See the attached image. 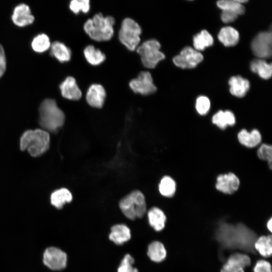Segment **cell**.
Instances as JSON below:
<instances>
[{
    "mask_svg": "<svg viewBox=\"0 0 272 272\" xmlns=\"http://www.w3.org/2000/svg\"><path fill=\"white\" fill-rule=\"evenodd\" d=\"M49 133L42 129L25 131L20 141L21 150H27L33 157L42 155L49 149Z\"/></svg>",
    "mask_w": 272,
    "mask_h": 272,
    "instance_id": "obj_2",
    "label": "cell"
},
{
    "mask_svg": "<svg viewBox=\"0 0 272 272\" xmlns=\"http://www.w3.org/2000/svg\"><path fill=\"white\" fill-rule=\"evenodd\" d=\"M272 35L271 32L259 33L251 43L253 54L261 58H269L271 55Z\"/></svg>",
    "mask_w": 272,
    "mask_h": 272,
    "instance_id": "obj_7",
    "label": "cell"
},
{
    "mask_svg": "<svg viewBox=\"0 0 272 272\" xmlns=\"http://www.w3.org/2000/svg\"><path fill=\"white\" fill-rule=\"evenodd\" d=\"M251 264L248 255L236 253L231 255L222 266L220 272H245V268Z\"/></svg>",
    "mask_w": 272,
    "mask_h": 272,
    "instance_id": "obj_11",
    "label": "cell"
},
{
    "mask_svg": "<svg viewBox=\"0 0 272 272\" xmlns=\"http://www.w3.org/2000/svg\"><path fill=\"white\" fill-rule=\"evenodd\" d=\"M203 59L202 55L191 47H184L180 53L173 58L174 63L182 69L195 67Z\"/></svg>",
    "mask_w": 272,
    "mask_h": 272,
    "instance_id": "obj_8",
    "label": "cell"
},
{
    "mask_svg": "<svg viewBox=\"0 0 272 272\" xmlns=\"http://www.w3.org/2000/svg\"><path fill=\"white\" fill-rule=\"evenodd\" d=\"M119 206L123 214L130 220L142 218L146 212L145 198L139 190H134L123 197Z\"/></svg>",
    "mask_w": 272,
    "mask_h": 272,
    "instance_id": "obj_4",
    "label": "cell"
},
{
    "mask_svg": "<svg viewBox=\"0 0 272 272\" xmlns=\"http://www.w3.org/2000/svg\"><path fill=\"white\" fill-rule=\"evenodd\" d=\"M130 237V229L124 224H117L112 226L109 236L110 240L117 245L127 241Z\"/></svg>",
    "mask_w": 272,
    "mask_h": 272,
    "instance_id": "obj_18",
    "label": "cell"
},
{
    "mask_svg": "<svg viewBox=\"0 0 272 272\" xmlns=\"http://www.w3.org/2000/svg\"><path fill=\"white\" fill-rule=\"evenodd\" d=\"M39 123L42 129L48 132H54L63 125L64 114L54 100H44L39 106Z\"/></svg>",
    "mask_w": 272,
    "mask_h": 272,
    "instance_id": "obj_1",
    "label": "cell"
},
{
    "mask_svg": "<svg viewBox=\"0 0 272 272\" xmlns=\"http://www.w3.org/2000/svg\"><path fill=\"white\" fill-rule=\"evenodd\" d=\"M51 44L48 36L45 34H39L34 38L31 46L33 49L37 52H43L47 50Z\"/></svg>",
    "mask_w": 272,
    "mask_h": 272,
    "instance_id": "obj_31",
    "label": "cell"
},
{
    "mask_svg": "<svg viewBox=\"0 0 272 272\" xmlns=\"http://www.w3.org/2000/svg\"><path fill=\"white\" fill-rule=\"evenodd\" d=\"M160 43L156 39L145 41L137 48L144 66L154 68L158 63L165 58V55L160 50Z\"/></svg>",
    "mask_w": 272,
    "mask_h": 272,
    "instance_id": "obj_6",
    "label": "cell"
},
{
    "mask_svg": "<svg viewBox=\"0 0 272 272\" xmlns=\"http://www.w3.org/2000/svg\"><path fill=\"white\" fill-rule=\"evenodd\" d=\"M176 185L175 181L171 177L164 176L159 185V190L163 196L170 197L176 191Z\"/></svg>",
    "mask_w": 272,
    "mask_h": 272,
    "instance_id": "obj_29",
    "label": "cell"
},
{
    "mask_svg": "<svg viewBox=\"0 0 272 272\" xmlns=\"http://www.w3.org/2000/svg\"><path fill=\"white\" fill-rule=\"evenodd\" d=\"M217 6L222 11L234 13L238 15L243 14L245 11L244 6L239 0L219 1L217 2Z\"/></svg>",
    "mask_w": 272,
    "mask_h": 272,
    "instance_id": "obj_30",
    "label": "cell"
},
{
    "mask_svg": "<svg viewBox=\"0 0 272 272\" xmlns=\"http://www.w3.org/2000/svg\"><path fill=\"white\" fill-rule=\"evenodd\" d=\"M115 20L112 16L104 17L102 14H95L86 21L84 29L89 36L97 41L110 40L114 33Z\"/></svg>",
    "mask_w": 272,
    "mask_h": 272,
    "instance_id": "obj_3",
    "label": "cell"
},
{
    "mask_svg": "<svg viewBox=\"0 0 272 272\" xmlns=\"http://www.w3.org/2000/svg\"><path fill=\"white\" fill-rule=\"evenodd\" d=\"M258 157L262 160L267 161L270 169L272 165V148L270 145L262 144L259 148L257 152Z\"/></svg>",
    "mask_w": 272,
    "mask_h": 272,
    "instance_id": "obj_33",
    "label": "cell"
},
{
    "mask_svg": "<svg viewBox=\"0 0 272 272\" xmlns=\"http://www.w3.org/2000/svg\"><path fill=\"white\" fill-rule=\"evenodd\" d=\"M141 33L140 25L133 19L126 18L122 22L118 37L122 44L128 49L133 51L140 42Z\"/></svg>",
    "mask_w": 272,
    "mask_h": 272,
    "instance_id": "obj_5",
    "label": "cell"
},
{
    "mask_svg": "<svg viewBox=\"0 0 272 272\" xmlns=\"http://www.w3.org/2000/svg\"><path fill=\"white\" fill-rule=\"evenodd\" d=\"M238 16V15L236 13L222 11L221 19L223 22L228 23L234 21Z\"/></svg>",
    "mask_w": 272,
    "mask_h": 272,
    "instance_id": "obj_37",
    "label": "cell"
},
{
    "mask_svg": "<svg viewBox=\"0 0 272 272\" xmlns=\"http://www.w3.org/2000/svg\"><path fill=\"white\" fill-rule=\"evenodd\" d=\"M148 255L152 261L159 262L166 258L167 252L164 245L159 241H154L148 246Z\"/></svg>",
    "mask_w": 272,
    "mask_h": 272,
    "instance_id": "obj_26",
    "label": "cell"
},
{
    "mask_svg": "<svg viewBox=\"0 0 272 272\" xmlns=\"http://www.w3.org/2000/svg\"><path fill=\"white\" fill-rule=\"evenodd\" d=\"M218 38L225 46H233L238 42L239 34L235 29L227 26L221 29L218 34Z\"/></svg>",
    "mask_w": 272,
    "mask_h": 272,
    "instance_id": "obj_21",
    "label": "cell"
},
{
    "mask_svg": "<svg viewBox=\"0 0 272 272\" xmlns=\"http://www.w3.org/2000/svg\"><path fill=\"white\" fill-rule=\"evenodd\" d=\"M106 91L100 84H92L89 88L86 96L87 103L91 106L101 108L106 98Z\"/></svg>",
    "mask_w": 272,
    "mask_h": 272,
    "instance_id": "obj_13",
    "label": "cell"
},
{
    "mask_svg": "<svg viewBox=\"0 0 272 272\" xmlns=\"http://www.w3.org/2000/svg\"><path fill=\"white\" fill-rule=\"evenodd\" d=\"M240 185L238 177L233 173L219 175L217 178L216 188L225 194H232L237 191Z\"/></svg>",
    "mask_w": 272,
    "mask_h": 272,
    "instance_id": "obj_12",
    "label": "cell"
},
{
    "mask_svg": "<svg viewBox=\"0 0 272 272\" xmlns=\"http://www.w3.org/2000/svg\"><path fill=\"white\" fill-rule=\"evenodd\" d=\"M149 222L151 226L157 231L164 229L166 221L164 213L159 208L153 207L148 213Z\"/></svg>",
    "mask_w": 272,
    "mask_h": 272,
    "instance_id": "obj_19",
    "label": "cell"
},
{
    "mask_svg": "<svg viewBox=\"0 0 272 272\" xmlns=\"http://www.w3.org/2000/svg\"><path fill=\"white\" fill-rule=\"evenodd\" d=\"M195 108L200 115H204L206 114L210 108V100L206 96H199L196 99Z\"/></svg>",
    "mask_w": 272,
    "mask_h": 272,
    "instance_id": "obj_35",
    "label": "cell"
},
{
    "mask_svg": "<svg viewBox=\"0 0 272 272\" xmlns=\"http://www.w3.org/2000/svg\"><path fill=\"white\" fill-rule=\"evenodd\" d=\"M229 84L230 86V93L237 97H244L249 88L248 80L239 76L231 77L229 81Z\"/></svg>",
    "mask_w": 272,
    "mask_h": 272,
    "instance_id": "obj_17",
    "label": "cell"
},
{
    "mask_svg": "<svg viewBox=\"0 0 272 272\" xmlns=\"http://www.w3.org/2000/svg\"><path fill=\"white\" fill-rule=\"evenodd\" d=\"M70 10L75 14H78L80 12L87 13L90 9V1L89 0H73L70 2Z\"/></svg>",
    "mask_w": 272,
    "mask_h": 272,
    "instance_id": "obj_32",
    "label": "cell"
},
{
    "mask_svg": "<svg viewBox=\"0 0 272 272\" xmlns=\"http://www.w3.org/2000/svg\"><path fill=\"white\" fill-rule=\"evenodd\" d=\"M250 69L253 73H257L262 79H268L271 76V65L264 60L261 59L253 60L251 62Z\"/></svg>",
    "mask_w": 272,
    "mask_h": 272,
    "instance_id": "obj_25",
    "label": "cell"
},
{
    "mask_svg": "<svg viewBox=\"0 0 272 272\" xmlns=\"http://www.w3.org/2000/svg\"><path fill=\"white\" fill-rule=\"evenodd\" d=\"M66 262V254L59 248L49 247L44 252L43 262L52 270H59L64 268Z\"/></svg>",
    "mask_w": 272,
    "mask_h": 272,
    "instance_id": "obj_10",
    "label": "cell"
},
{
    "mask_svg": "<svg viewBox=\"0 0 272 272\" xmlns=\"http://www.w3.org/2000/svg\"><path fill=\"white\" fill-rule=\"evenodd\" d=\"M133 257L128 254H126L118 268V272H138V270L133 267Z\"/></svg>",
    "mask_w": 272,
    "mask_h": 272,
    "instance_id": "obj_34",
    "label": "cell"
},
{
    "mask_svg": "<svg viewBox=\"0 0 272 272\" xmlns=\"http://www.w3.org/2000/svg\"><path fill=\"white\" fill-rule=\"evenodd\" d=\"M73 196L69 190L65 188L57 189L50 196V202L56 208L60 209L64 204L70 202Z\"/></svg>",
    "mask_w": 272,
    "mask_h": 272,
    "instance_id": "obj_22",
    "label": "cell"
},
{
    "mask_svg": "<svg viewBox=\"0 0 272 272\" xmlns=\"http://www.w3.org/2000/svg\"><path fill=\"white\" fill-rule=\"evenodd\" d=\"M266 228L267 230L271 233L272 230V221L270 218L266 223Z\"/></svg>",
    "mask_w": 272,
    "mask_h": 272,
    "instance_id": "obj_39",
    "label": "cell"
},
{
    "mask_svg": "<svg viewBox=\"0 0 272 272\" xmlns=\"http://www.w3.org/2000/svg\"><path fill=\"white\" fill-rule=\"evenodd\" d=\"M237 137L239 143L247 148H254L259 145L261 141V134L256 129L250 132L243 129L239 131Z\"/></svg>",
    "mask_w": 272,
    "mask_h": 272,
    "instance_id": "obj_16",
    "label": "cell"
},
{
    "mask_svg": "<svg viewBox=\"0 0 272 272\" xmlns=\"http://www.w3.org/2000/svg\"><path fill=\"white\" fill-rule=\"evenodd\" d=\"M51 54L61 62L68 61L71 57V51L64 44L55 41L50 45Z\"/></svg>",
    "mask_w": 272,
    "mask_h": 272,
    "instance_id": "obj_24",
    "label": "cell"
},
{
    "mask_svg": "<svg viewBox=\"0 0 272 272\" xmlns=\"http://www.w3.org/2000/svg\"><path fill=\"white\" fill-rule=\"evenodd\" d=\"M59 88L62 97L66 99L77 100L82 96V92L76 80L72 77H67L60 85Z\"/></svg>",
    "mask_w": 272,
    "mask_h": 272,
    "instance_id": "obj_15",
    "label": "cell"
},
{
    "mask_svg": "<svg viewBox=\"0 0 272 272\" xmlns=\"http://www.w3.org/2000/svg\"><path fill=\"white\" fill-rule=\"evenodd\" d=\"M212 122L219 128L224 129L228 126L234 125L236 119L234 114L231 111L220 110L213 116Z\"/></svg>",
    "mask_w": 272,
    "mask_h": 272,
    "instance_id": "obj_20",
    "label": "cell"
},
{
    "mask_svg": "<svg viewBox=\"0 0 272 272\" xmlns=\"http://www.w3.org/2000/svg\"><path fill=\"white\" fill-rule=\"evenodd\" d=\"M129 85L134 93L143 95L153 94L157 90L152 76L147 71L141 72L137 78L130 81Z\"/></svg>",
    "mask_w": 272,
    "mask_h": 272,
    "instance_id": "obj_9",
    "label": "cell"
},
{
    "mask_svg": "<svg viewBox=\"0 0 272 272\" xmlns=\"http://www.w3.org/2000/svg\"><path fill=\"white\" fill-rule=\"evenodd\" d=\"M14 23L19 27H24L32 24L34 20L31 14L30 8L24 4H21L16 7L12 16Z\"/></svg>",
    "mask_w": 272,
    "mask_h": 272,
    "instance_id": "obj_14",
    "label": "cell"
},
{
    "mask_svg": "<svg viewBox=\"0 0 272 272\" xmlns=\"http://www.w3.org/2000/svg\"><path fill=\"white\" fill-rule=\"evenodd\" d=\"M253 272H271V264L266 260H259L254 266Z\"/></svg>",
    "mask_w": 272,
    "mask_h": 272,
    "instance_id": "obj_36",
    "label": "cell"
},
{
    "mask_svg": "<svg viewBox=\"0 0 272 272\" xmlns=\"http://www.w3.org/2000/svg\"><path fill=\"white\" fill-rule=\"evenodd\" d=\"M212 36L207 31L203 30L193 37V46L196 50H203L206 47L213 44Z\"/></svg>",
    "mask_w": 272,
    "mask_h": 272,
    "instance_id": "obj_28",
    "label": "cell"
},
{
    "mask_svg": "<svg viewBox=\"0 0 272 272\" xmlns=\"http://www.w3.org/2000/svg\"><path fill=\"white\" fill-rule=\"evenodd\" d=\"M84 54L87 61L91 64L97 65L105 59V54L93 45H88L84 50Z\"/></svg>",
    "mask_w": 272,
    "mask_h": 272,
    "instance_id": "obj_27",
    "label": "cell"
},
{
    "mask_svg": "<svg viewBox=\"0 0 272 272\" xmlns=\"http://www.w3.org/2000/svg\"><path fill=\"white\" fill-rule=\"evenodd\" d=\"M6 69V58L3 46L0 44V77L5 73Z\"/></svg>",
    "mask_w": 272,
    "mask_h": 272,
    "instance_id": "obj_38",
    "label": "cell"
},
{
    "mask_svg": "<svg viewBox=\"0 0 272 272\" xmlns=\"http://www.w3.org/2000/svg\"><path fill=\"white\" fill-rule=\"evenodd\" d=\"M254 248L262 256H270L272 253L271 235H262L257 238L254 243Z\"/></svg>",
    "mask_w": 272,
    "mask_h": 272,
    "instance_id": "obj_23",
    "label": "cell"
}]
</instances>
